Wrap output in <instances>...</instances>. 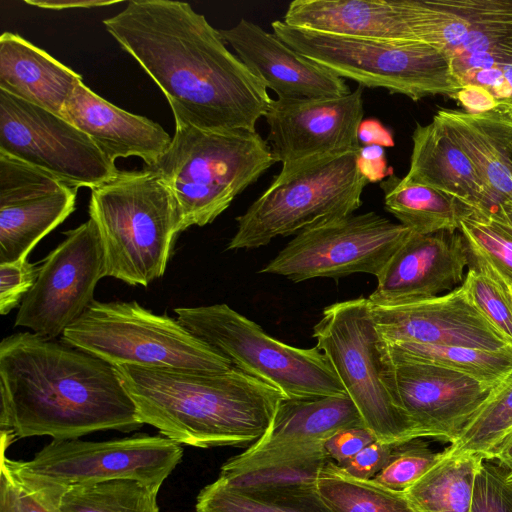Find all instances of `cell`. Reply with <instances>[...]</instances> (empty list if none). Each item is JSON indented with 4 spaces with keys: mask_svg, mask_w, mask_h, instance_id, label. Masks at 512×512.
<instances>
[{
    "mask_svg": "<svg viewBox=\"0 0 512 512\" xmlns=\"http://www.w3.org/2000/svg\"><path fill=\"white\" fill-rule=\"evenodd\" d=\"M410 30L450 60L462 86L490 91L512 117V0H406Z\"/></svg>",
    "mask_w": 512,
    "mask_h": 512,
    "instance_id": "cell-7",
    "label": "cell"
},
{
    "mask_svg": "<svg viewBox=\"0 0 512 512\" xmlns=\"http://www.w3.org/2000/svg\"><path fill=\"white\" fill-rule=\"evenodd\" d=\"M119 1L102 0H25V3L42 9L64 10L71 8H96L113 5Z\"/></svg>",
    "mask_w": 512,
    "mask_h": 512,
    "instance_id": "cell-45",
    "label": "cell"
},
{
    "mask_svg": "<svg viewBox=\"0 0 512 512\" xmlns=\"http://www.w3.org/2000/svg\"><path fill=\"white\" fill-rule=\"evenodd\" d=\"M196 512H332L316 485L237 487L217 478L197 495Z\"/></svg>",
    "mask_w": 512,
    "mask_h": 512,
    "instance_id": "cell-29",
    "label": "cell"
},
{
    "mask_svg": "<svg viewBox=\"0 0 512 512\" xmlns=\"http://www.w3.org/2000/svg\"><path fill=\"white\" fill-rule=\"evenodd\" d=\"M266 141L281 170V181L323 160L360 152L363 87L340 97L272 99L264 116Z\"/></svg>",
    "mask_w": 512,
    "mask_h": 512,
    "instance_id": "cell-16",
    "label": "cell"
},
{
    "mask_svg": "<svg viewBox=\"0 0 512 512\" xmlns=\"http://www.w3.org/2000/svg\"><path fill=\"white\" fill-rule=\"evenodd\" d=\"M312 336L378 440L397 444L421 438L402 406L389 344L368 298L327 306Z\"/></svg>",
    "mask_w": 512,
    "mask_h": 512,
    "instance_id": "cell-6",
    "label": "cell"
},
{
    "mask_svg": "<svg viewBox=\"0 0 512 512\" xmlns=\"http://www.w3.org/2000/svg\"><path fill=\"white\" fill-rule=\"evenodd\" d=\"M509 288H510V292H511V295H512V286H511V287H509Z\"/></svg>",
    "mask_w": 512,
    "mask_h": 512,
    "instance_id": "cell-49",
    "label": "cell"
},
{
    "mask_svg": "<svg viewBox=\"0 0 512 512\" xmlns=\"http://www.w3.org/2000/svg\"><path fill=\"white\" fill-rule=\"evenodd\" d=\"M443 452H434L422 438L403 442L390 462L373 478L383 486L405 492L436 463Z\"/></svg>",
    "mask_w": 512,
    "mask_h": 512,
    "instance_id": "cell-38",
    "label": "cell"
},
{
    "mask_svg": "<svg viewBox=\"0 0 512 512\" xmlns=\"http://www.w3.org/2000/svg\"><path fill=\"white\" fill-rule=\"evenodd\" d=\"M63 118L96 144L111 161L136 156L154 165L172 137L158 123L108 102L80 81L66 101Z\"/></svg>",
    "mask_w": 512,
    "mask_h": 512,
    "instance_id": "cell-23",
    "label": "cell"
},
{
    "mask_svg": "<svg viewBox=\"0 0 512 512\" xmlns=\"http://www.w3.org/2000/svg\"><path fill=\"white\" fill-rule=\"evenodd\" d=\"M38 267L27 258L0 264V313L8 314L21 304L34 285Z\"/></svg>",
    "mask_w": 512,
    "mask_h": 512,
    "instance_id": "cell-40",
    "label": "cell"
},
{
    "mask_svg": "<svg viewBox=\"0 0 512 512\" xmlns=\"http://www.w3.org/2000/svg\"><path fill=\"white\" fill-rule=\"evenodd\" d=\"M404 493L415 512H471L478 455L446 454Z\"/></svg>",
    "mask_w": 512,
    "mask_h": 512,
    "instance_id": "cell-30",
    "label": "cell"
},
{
    "mask_svg": "<svg viewBox=\"0 0 512 512\" xmlns=\"http://www.w3.org/2000/svg\"><path fill=\"white\" fill-rule=\"evenodd\" d=\"M89 215L99 230L105 277L147 286L165 273L182 214L171 189L154 171H120L91 189Z\"/></svg>",
    "mask_w": 512,
    "mask_h": 512,
    "instance_id": "cell-4",
    "label": "cell"
},
{
    "mask_svg": "<svg viewBox=\"0 0 512 512\" xmlns=\"http://www.w3.org/2000/svg\"><path fill=\"white\" fill-rule=\"evenodd\" d=\"M63 342L114 367L225 371L231 361L177 319L155 314L136 301L95 300L62 334Z\"/></svg>",
    "mask_w": 512,
    "mask_h": 512,
    "instance_id": "cell-10",
    "label": "cell"
},
{
    "mask_svg": "<svg viewBox=\"0 0 512 512\" xmlns=\"http://www.w3.org/2000/svg\"><path fill=\"white\" fill-rule=\"evenodd\" d=\"M0 465H3L7 469L4 464L1 463ZM7 471L13 483L17 502L21 512H58L55 506L43 501L32 492L27 490L24 486L16 482L8 469Z\"/></svg>",
    "mask_w": 512,
    "mask_h": 512,
    "instance_id": "cell-44",
    "label": "cell"
},
{
    "mask_svg": "<svg viewBox=\"0 0 512 512\" xmlns=\"http://www.w3.org/2000/svg\"><path fill=\"white\" fill-rule=\"evenodd\" d=\"M329 461L330 458L323 451L261 466L231 471L220 470L218 478L237 487L316 485L321 470Z\"/></svg>",
    "mask_w": 512,
    "mask_h": 512,
    "instance_id": "cell-36",
    "label": "cell"
},
{
    "mask_svg": "<svg viewBox=\"0 0 512 512\" xmlns=\"http://www.w3.org/2000/svg\"><path fill=\"white\" fill-rule=\"evenodd\" d=\"M412 153L406 182L434 188L474 211L472 216L486 220L498 208L493 193L480 178L460 147L434 118L420 123L412 134Z\"/></svg>",
    "mask_w": 512,
    "mask_h": 512,
    "instance_id": "cell-24",
    "label": "cell"
},
{
    "mask_svg": "<svg viewBox=\"0 0 512 512\" xmlns=\"http://www.w3.org/2000/svg\"><path fill=\"white\" fill-rule=\"evenodd\" d=\"M375 440L377 437L365 425L352 426L330 436L324 442V449L330 460L340 465Z\"/></svg>",
    "mask_w": 512,
    "mask_h": 512,
    "instance_id": "cell-42",
    "label": "cell"
},
{
    "mask_svg": "<svg viewBox=\"0 0 512 512\" xmlns=\"http://www.w3.org/2000/svg\"><path fill=\"white\" fill-rule=\"evenodd\" d=\"M361 152L329 158L271 185L236 218L228 250L265 246L278 236L298 233L352 215L362 205L369 182Z\"/></svg>",
    "mask_w": 512,
    "mask_h": 512,
    "instance_id": "cell-12",
    "label": "cell"
},
{
    "mask_svg": "<svg viewBox=\"0 0 512 512\" xmlns=\"http://www.w3.org/2000/svg\"><path fill=\"white\" fill-rule=\"evenodd\" d=\"M464 110L470 113L500 112V104L493 94L476 85H465L455 95Z\"/></svg>",
    "mask_w": 512,
    "mask_h": 512,
    "instance_id": "cell-43",
    "label": "cell"
},
{
    "mask_svg": "<svg viewBox=\"0 0 512 512\" xmlns=\"http://www.w3.org/2000/svg\"><path fill=\"white\" fill-rule=\"evenodd\" d=\"M412 231L370 211L298 233L259 272L293 282L367 273L376 278Z\"/></svg>",
    "mask_w": 512,
    "mask_h": 512,
    "instance_id": "cell-13",
    "label": "cell"
},
{
    "mask_svg": "<svg viewBox=\"0 0 512 512\" xmlns=\"http://www.w3.org/2000/svg\"><path fill=\"white\" fill-rule=\"evenodd\" d=\"M512 435V370L492 389L485 403L446 454H473L484 460Z\"/></svg>",
    "mask_w": 512,
    "mask_h": 512,
    "instance_id": "cell-32",
    "label": "cell"
},
{
    "mask_svg": "<svg viewBox=\"0 0 512 512\" xmlns=\"http://www.w3.org/2000/svg\"><path fill=\"white\" fill-rule=\"evenodd\" d=\"M486 220L494 223L512 236V202L499 205L496 211Z\"/></svg>",
    "mask_w": 512,
    "mask_h": 512,
    "instance_id": "cell-48",
    "label": "cell"
},
{
    "mask_svg": "<svg viewBox=\"0 0 512 512\" xmlns=\"http://www.w3.org/2000/svg\"><path fill=\"white\" fill-rule=\"evenodd\" d=\"M276 160L256 131L217 132L175 120L171 144L152 166L175 196L183 231L223 213Z\"/></svg>",
    "mask_w": 512,
    "mask_h": 512,
    "instance_id": "cell-5",
    "label": "cell"
},
{
    "mask_svg": "<svg viewBox=\"0 0 512 512\" xmlns=\"http://www.w3.org/2000/svg\"><path fill=\"white\" fill-rule=\"evenodd\" d=\"M433 118L467 156L499 205L512 202V117L498 111L440 109Z\"/></svg>",
    "mask_w": 512,
    "mask_h": 512,
    "instance_id": "cell-26",
    "label": "cell"
},
{
    "mask_svg": "<svg viewBox=\"0 0 512 512\" xmlns=\"http://www.w3.org/2000/svg\"><path fill=\"white\" fill-rule=\"evenodd\" d=\"M471 512H512V482L497 463L483 460L475 476Z\"/></svg>",
    "mask_w": 512,
    "mask_h": 512,
    "instance_id": "cell-39",
    "label": "cell"
},
{
    "mask_svg": "<svg viewBox=\"0 0 512 512\" xmlns=\"http://www.w3.org/2000/svg\"><path fill=\"white\" fill-rule=\"evenodd\" d=\"M271 28L303 57L362 87L384 88L413 101L435 95L454 99L463 87L447 56L424 42L334 36L294 28L282 20L273 21Z\"/></svg>",
    "mask_w": 512,
    "mask_h": 512,
    "instance_id": "cell-8",
    "label": "cell"
},
{
    "mask_svg": "<svg viewBox=\"0 0 512 512\" xmlns=\"http://www.w3.org/2000/svg\"><path fill=\"white\" fill-rule=\"evenodd\" d=\"M82 76L18 34L0 37V89L63 117Z\"/></svg>",
    "mask_w": 512,
    "mask_h": 512,
    "instance_id": "cell-27",
    "label": "cell"
},
{
    "mask_svg": "<svg viewBox=\"0 0 512 512\" xmlns=\"http://www.w3.org/2000/svg\"><path fill=\"white\" fill-rule=\"evenodd\" d=\"M371 311L388 343L465 346L490 351L512 348L472 304L462 285L415 302L371 304Z\"/></svg>",
    "mask_w": 512,
    "mask_h": 512,
    "instance_id": "cell-19",
    "label": "cell"
},
{
    "mask_svg": "<svg viewBox=\"0 0 512 512\" xmlns=\"http://www.w3.org/2000/svg\"><path fill=\"white\" fill-rule=\"evenodd\" d=\"M384 207L400 224L420 235L456 231L474 211L446 194L393 174L380 183Z\"/></svg>",
    "mask_w": 512,
    "mask_h": 512,
    "instance_id": "cell-28",
    "label": "cell"
},
{
    "mask_svg": "<svg viewBox=\"0 0 512 512\" xmlns=\"http://www.w3.org/2000/svg\"><path fill=\"white\" fill-rule=\"evenodd\" d=\"M115 368L143 425L197 448H248L265 434L286 398L233 365L225 371Z\"/></svg>",
    "mask_w": 512,
    "mask_h": 512,
    "instance_id": "cell-3",
    "label": "cell"
},
{
    "mask_svg": "<svg viewBox=\"0 0 512 512\" xmlns=\"http://www.w3.org/2000/svg\"><path fill=\"white\" fill-rule=\"evenodd\" d=\"M390 353L402 406L421 438L453 443L496 386L443 366Z\"/></svg>",
    "mask_w": 512,
    "mask_h": 512,
    "instance_id": "cell-18",
    "label": "cell"
},
{
    "mask_svg": "<svg viewBox=\"0 0 512 512\" xmlns=\"http://www.w3.org/2000/svg\"><path fill=\"white\" fill-rule=\"evenodd\" d=\"M316 490L332 512H415L404 492L354 477L332 460L321 470Z\"/></svg>",
    "mask_w": 512,
    "mask_h": 512,
    "instance_id": "cell-31",
    "label": "cell"
},
{
    "mask_svg": "<svg viewBox=\"0 0 512 512\" xmlns=\"http://www.w3.org/2000/svg\"><path fill=\"white\" fill-rule=\"evenodd\" d=\"M0 151L77 189H93L120 173L115 162L68 120L1 89Z\"/></svg>",
    "mask_w": 512,
    "mask_h": 512,
    "instance_id": "cell-14",
    "label": "cell"
},
{
    "mask_svg": "<svg viewBox=\"0 0 512 512\" xmlns=\"http://www.w3.org/2000/svg\"><path fill=\"white\" fill-rule=\"evenodd\" d=\"M282 21L294 28L334 36L417 41L407 22L405 0H295Z\"/></svg>",
    "mask_w": 512,
    "mask_h": 512,
    "instance_id": "cell-25",
    "label": "cell"
},
{
    "mask_svg": "<svg viewBox=\"0 0 512 512\" xmlns=\"http://www.w3.org/2000/svg\"><path fill=\"white\" fill-rule=\"evenodd\" d=\"M224 42L277 98H330L349 94L343 78L303 57L274 33L241 18L219 30Z\"/></svg>",
    "mask_w": 512,
    "mask_h": 512,
    "instance_id": "cell-22",
    "label": "cell"
},
{
    "mask_svg": "<svg viewBox=\"0 0 512 512\" xmlns=\"http://www.w3.org/2000/svg\"><path fill=\"white\" fill-rule=\"evenodd\" d=\"M0 440L79 439L143 426L116 368L65 342L33 332L0 343Z\"/></svg>",
    "mask_w": 512,
    "mask_h": 512,
    "instance_id": "cell-2",
    "label": "cell"
},
{
    "mask_svg": "<svg viewBox=\"0 0 512 512\" xmlns=\"http://www.w3.org/2000/svg\"><path fill=\"white\" fill-rule=\"evenodd\" d=\"M0 512H21L7 469L0 465Z\"/></svg>",
    "mask_w": 512,
    "mask_h": 512,
    "instance_id": "cell-46",
    "label": "cell"
},
{
    "mask_svg": "<svg viewBox=\"0 0 512 512\" xmlns=\"http://www.w3.org/2000/svg\"><path fill=\"white\" fill-rule=\"evenodd\" d=\"M165 95L174 120L207 131H256L272 98L190 4L131 0L103 21Z\"/></svg>",
    "mask_w": 512,
    "mask_h": 512,
    "instance_id": "cell-1",
    "label": "cell"
},
{
    "mask_svg": "<svg viewBox=\"0 0 512 512\" xmlns=\"http://www.w3.org/2000/svg\"><path fill=\"white\" fill-rule=\"evenodd\" d=\"M470 263L462 233L412 232L395 252L368 300L372 305H397L448 293L461 286Z\"/></svg>",
    "mask_w": 512,
    "mask_h": 512,
    "instance_id": "cell-20",
    "label": "cell"
},
{
    "mask_svg": "<svg viewBox=\"0 0 512 512\" xmlns=\"http://www.w3.org/2000/svg\"><path fill=\"white\" fill-rule=\"evenodd\" d=\"M400 444L377 439L339 466L354 477L373 479L390 462Z\"/></svg>",
    "mask_w": 512,
    "mask_h": 512,
    "instance_id": "cell-41",
    "label": "cell"
},
{
    "mask_svg": "<svg viewBox=\"0 0 512 512\" xmlns=\"http://www.w3.org/2000/svg\"><path fill=\"white\" fill-rule=\"evenodd\" d=\"M193 335L232 365L280 390L286 398L347 394L327 356L316 346L297 348L269 336L226 304L174 309Z\"/></svg>",
    "mask_w": 512,
    "mask_h": 512,
    "instance_id": "cell-11",
    "label": "cell"
},
{
    "mask_svg": "<svg viewBox=\"0 0 512 512\" xmlns=\"http://www.w3.org/2000/svg\"><path fill=\"white\" fill-rule=\"evenodd\" d=\"M182 457L181 444L161 434L52 440L27 461L10 459L1 451V463L12 477L55 506L70 486L116 479L136 480L158 493Z\"/></svg>",
    "mask_w": 512,
    "mask_h": 512,
    "instance_id": "cell-9",
    "label": "cell"
},
{
    "mask_svg": "<svg viewBox=\"0 0 512 512\" xmlns=\"http://www.w3.org/2000/svg\"><path fill=\"white\" fill-rule=\"evenodd\" d=\"M489 460H496L512 482V435L491 455Z\"/></svg>",
    "mask_w": 512,
    "mask_h": 512,
    "instance_id": "cell-47",
    "label": "cell"
},
{
    "mask_svg": "<svg viewBox=\"0 0 512 512\" xmlns=\"http://www.w3.org/2000/svg\"><path fill=\"white\" fill-rule=\"evenodd\" d=\"M392 352L436 364L495 386L512 370V348L490 351L465 346L388 343Z\"/></svg>",
    "mask_w": 512,
    "mask_h": 512,
    "instance_id": "cell-34",
    "label": "cell"
},
{
    "mask_svg": "<svg viewBox=\"0 0 512 512\" xmlns=\"http://www.w3.org/2000/svg\"><path fill=\"white\" fill-rule=\"evenodd\" d=\"M157 492L132 479H116L68 487L56 504L58 512H160Z\"/></svg>",
    "mask_w": 512,
    "mask_h": 512,
    "instance_id": "cell-33",
    "label": "cell"
},
{
    "mask_svg": "<svg viewBox=\"0 0 512 512\" xmlns=\"http://www.w3.org/2000/svg\"><path fill=\"white\" fill-rule=\"evenodd\" d=\"M462 287L472 304L512 347L510 288L500 280L471 266H468Z\"/></svg>",
    "mask_w": 512,
    "mask_h": 512,
    "instance_id": "cell-37",
    "label": "cell"
},
{
    "mask_svg": "<svg viewBox=\"0 0 512 512\" xmlns=\"http://www.w3.org/2000/svg\"><path fill=\"white\" fill-rule=\"evenodd\" d=\"M38 267L37 279L20 304L15 327L54 339L76 322L95 301L94 291L105 277V257L92 218L64 233Z\"/></svg>",
    "mask_w": 512,
    "mask_h": 512,
    "instance_id": "cell-15",
    "label": "cell"
},
{
    "mask_svg": "<svg viewBox=\"0 0 512 512\" xmlns=\"http://www.w3.org/2000/svg\"><path fill=\"white\" fill-rule=\"evenodd\" d=\"M459 231L468 247L469 266L512 286V236L494 223L471 216Z\"/></svg>",
    "mask_w": 512,
    "mask_h": 512,
    "instance_id": "cell-35",
    "label": "cell"
},
{
    "mask_svg": "<svg viewBox=\"0 0 512 512\" xmlns=\"http://www.w3.org/2000/svg\"><path fill=\"white\" fill-rule=\"evenodd\" d=\"M77 188L0 151V264L27 258L75 209Z\"/></svg>",
    "mask_w": 512,
    "mask_h": 512,
    "instance_id": "cell-17",
    "label": "cell"
},
{
    "mask_svg": "<svg viewBox=\"0 0 512 512\" xmlns=\"http://www.w3.org/2000/svg\"><path fill=\"white\" fill-rule=\"evenodd\" d=\"M365 425L347 394L305 399L284 398L265 434L220 470L229 471L311 455L337 431Z\"/></svg>",
    "mask_w": 512,
    "mask_h": 512,
    "instance_id": "cell-21",
    "label": "cell"
}]
</instances>
